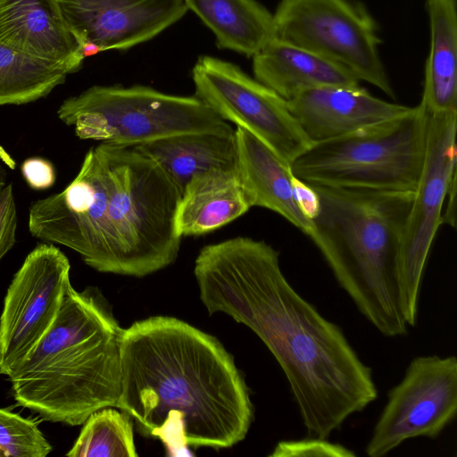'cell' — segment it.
I'll list each match as a JSON object with an SVG mask.
<instances>
[{
    "label": "cell",
    "mask_w": 457,
    "mask_h": 457,
    "mask_svg": "<svg viewBox=\"0 0 457 457\" xmlns=\"http://www.w3.org/2000/svg\"><path fill=\"white\" fill-rule=\"evenodd\" d=\"M51 451L52 445L35 422L0 409V453L3 456L46 457Z\"/></svg>",
    "instance_id": "obj_25"
},
{
    "label": "cell",
    "mask_w": 457,
    "mask_h": 457,
    "mask_svg": "<svg viewBox=\"0 0 457 457\" xmlns=\"http://www.w3.org/2000/svg\"><path fill=\"white\" fill-rule=\"evenodd\" d=\"M0 43L62 63L72 73L85 59L50 0H0Z\"/></svg>",
    "instance_id": "obj_16"
},
{
    "label": "cell",
    "mask_w": 457,
    "mask_h": 457,
    "mask_svg": "<svg viewBox=\"0 0 457 457\" xmlns=\"http://www.w3.org/2000/svg\"><path fill=\"white\" fill-rule=\"evenodd\" d=\"M456 413V357L417 356L402 380L389 390L366 445V454L385 456L411 438L436 439Z\"/></svg>",
    "instance_id": "obj_11"
},
{
    "label": "cell",
    "mask_w": 457,
    "mask_h": 457,
    "mask_svg": "<svg viewBox=\"0 0 457 457\" xmlns=\"http://www.w3.org/2000/svg\"><path fill=\"white\" fill-rule=\"evenodd\" d=\"M293 187L299 209L312 221L320 208V199L315 188L295 176L293 177Z\"/></svg>",
    "instance_id": "obj_29"
},
{
    "label": "cell",
    "mask_w": 457,
    "mask_h": 457,
    "mask_svg": "<svg viewBox=\"0 0 457 457\" xmlns=\"http://www.w3.org/2000/svg\"><path fill=\"white\" fill-rule=\"evenodd\" d=\"M57 116L80 139L121 146L231 127L195 96L170 95L141 85L90 87L66 98Z\"/></svg>",
    "instance_id": "obj_7"
},
{
    "label": "cell",
    "mask_w": 457,
    "mask_h": 457,
    "mask_svg": "<svg viewBox=\"0 0 457 457\" xmlns=\"http://www.w3.org/2000/svg\"><path fill=\"white\" fill-rule=\"evenodd\" d=\"M457 111L429 114L423 169L413 194L399 254L402 312L415 327L423 274L431 245L443 223V205L456 187Z\"/></svg>",
    "instance_id": "obj_9"
},
{
    "label": "cell",
    "mask_w": 457,
    "mask_h": 457,
    "mask_svg": "<svg viewBox=\"0 0 457 457\" xmlns=\"http://www.w3.org/2000/svg\"><path fill=\"white\" fill-rule=\"evenodd\" d=\"M5 186V175L4 170L0 167V196Z\"/></svg>",
    "instance_id": "obj_30"
},
{
    "label": "cell",
    "mask_w": 457,
    "mask_h": 457,
    "mask_svg": "<svg viewBox=\"0 0 457 457\" xmlns=\"http://www.w3.org/2000/svg\"><path fill=\"white\" fill-rule=\"evenodd\" d=\"M116 408L128 412L168 455L189 447H231L246 436L253 405L233 356L214 337L173 317L123 330Z\"/></svg>",
    "instance_id": "obj_2"
},
{
    "label": "cell",
    "mask_w": 457,
    "mask_h": 457,
    "mask_svg": "<svg viewBox=\"0 0 457 457\" xmlns=\"http://www.w3.org/2000/svg\"><path fill=\"white\" fill-rule=\"evenodd\" d=\"M59 247L40 243L14 274L0 316V375L9 377L48 331L71 286Z\"/></svg>",
    "instance_id": "obj_12"
},
{
    "label": "cell",
    "mask_w": 457,
    "mask_h": 457,
    "mask_svg": "<svg viewBox=\"0 0 457 457\" xmlns=\"http://www.w3.org/2000/svg\"><path fill=\"white\" fill-rule=\"evenodd\" d=\"M274 37L306 48L395 98L379 54V26L358 0H281Z\"/></svg>",
    "instance_id": "obj_8"
},
{
    "label": "cell",
    "mask_w": 457,
    "mask_h": 457,
    "mask_svg": "<svg viewBox=\"0 0 457 457\" xmlns=\"http://www.w3.org/2000/svg\"><path fill=\"white\" fill-rule=\"evenodd\" d=\"M254 79L286 101L325 86H360L345 67L306 48L273 37L253 56Z\"/></svg>",
    "instance_id": "obj_18"
},
{
    "label": "cell",
    "mask_w": 457,
    "mask_h": 457,
    "mask_svg": "<svg viewBox=\"0 0 457 457\" xmlns=\"http://www.w3.org/2000/svg\"><path fill=\"white\" fill-rule=\"evenodd\" d=\"M212 31L216 45L253 57L274 37V19L256 0H184Z\"/></svg>",
    "instance_id": "obj_22"
},
{
    "label": "cell",
    "mask_w": 457,
    "mask_h": 457,
    "mask_svg": "<svg viewBox=\"0 0 457 457\" xmlns=\"http://www.w3.org/2000/svg\"><path fill=\"white\" fill-rule=\"evenodd\" d=\"M71 73L62 63L0 43V106L27 104L46 97Z\"/></svg>",
    "instance_id": "obj_23"
},
{
    "label": "cell",
    "mask_w": 457,
    "mask_h": 457,
    "mask_svg": "<svg viewBox=\"0 0 457 457\" xmlns=\"http://www.w3.org/2000/svg\"><path fill=\"white\" fill-rule=\"evenodd\" d=\"M312 186L320 208L308 237L367 320L385 337L406 336L399 254L414 192Z\"/></svg>",
    "instance_id": "obj_4"
},
{
    "label": "cell",
    "mask_w": 457,
    "mask_h": 457,
    "mask_svg": "<svg viewBox=\"0 0 457 457\" xmlns=\"http://www.w3.org/2000/svg\"><path fill=\"white\" fill-rule=\"evenodd\" d=\"M192 80L196 97L289 165L312 145L287 101L237 65L203 55L193 66Z\"/></svg>",
    "instance_id": "obj_10"
},
{
    "label": "cell",
    "mask_w": 457,
    "mask_h": 457,
    "mask_svg": "<svg viewBox=\"0 0 457 457\" xmlns=\"http://www.w3.org/2000/svg\"><path fill=\"white\" fill-rule=\"evenodd\" d=\"M194 275L209 314L247 326L277 360L308 436L328 438L376 400L371 368L289 283L270 245L248 237L207 245Z\"/></svg>",
    "instance_id": "obj_1"
},
{
    "label": "cell",
    "mask_w": 457,
    "mask_h": 457,
    "mask_svg": "<svg viewBox=\"0 0 457 457\" xmlns=\"http://www.w3.org/2000/svg\"><path fill=\"white\" fill-rule=\"evenodd\" d=\"M79 47L100 52L127 50L179 21L188 11L184 0H50Z\"/></svg>",
    "instance_id": "obj_14"
},
{
    "label": "cell",
    "mask_w": 457,
    "mask_h": 457,
    "mask_svg": "<svg viewBox=\"0 0 457 457\" xmlns=\"http://www.w3.org/2000/svg\"><path fill=\"white\" fill-rule=\"evenodd\" d=\"M105 170L104 273L141 278L172 264L182 237L176 215L179 187L133 146H96Z\"/></svg>",
    "instance_id": "obj_5"
},
{
    "label": "cell",
    "mask_w": 457,
    "mask_h": 457,
    "mask_svg": "<svg viewBox=\"0 0 457 457\" xmlns=\"http://www.w3.org/2000/svg\"><path fill=\"white\" fill-rule=\"evenodd\" d=\"M429 113L420 102L404 113L312 143L291 163L315 186L414 192L425 161Z\"/></svg>",
    "instance_id": "obj_6"
},
{
    "label": "cell",
    "mask_w": 457,
    "mask_h": 457,
    "mask_svg": "<svg viewBox=\"0 0 457 457\" xmlns=\"http://www.w3.org/2000/svg\"><path fill=\"white\" fill-rule=\"evenodd\" d=\"M430 50L421 103L429 114L457 111V0H426Z\"/></svg>",
    "instance_id": "obj_21"
},
{
    "label": "cell",
    "mask_w": 457,
    "mask_h": 457,
    "mask_svg": "<svg viewBox=\"0 0 457 457\" xmlns=\"http://www.w3.org/2000/svg\"><path fill=\"white\" fill-rule=\"evenodd\" d=\"M328 438L309 436L298 440L279 441L270 457H355L351 449L331 443Z\"/></svg>",
    "instance_id": "obj_26"
},
{
    "label": "cell",
    "mask_w": 457,
    "mask_h": 457,
    "mask_svg": "<svg viewBox=\"0 0 457 457\" xmlns=\"http://www.w3.org/2000/svg\"><path fill=\"white\" fill-rule=\"evenodd\" d=\"M17 209L12 184L6 185L0 196V260L16 242Z\"/></svg>",
    "instance_id": "obj_27"
},
{
    "label": "cell",
    "mask_w": 457,
    "mask_h": 457,
    "mask_svg": "<svg viewBox=\"0 0 457 457\" xmlns=\"http://www.w3.org/2000/svg\"><path fill=\"white\" fill-rule=\"evenodd\" d=\"M0 456H3L1 453H0Z\"/></svg>",
    "instance_id": "obj_31"
},
{
    "label": "cell",
    "mask_w": 457,
    "mask_h": 457,
    "mask_svg": "<svg viewBox=\"0 0 457 457\" xmlns=\"http://www.w3.org/2000/svg\"><path fill=\"white\" fill-rule=\"evenodd\" d=\"M287 104L312 144L387 120L411 108L378 98L361 85L314 87Z\"/></svg>",
    "instance_id": "obj_15"
},
{
    "label": "cell",
    "mask_w": 457,
    "mask_h": 457,
    "mask_svg": "<svg viewBox=\"0 0 457 457\" xmlns=\"http://www.w3.org/2000/svg\"><path fill=\"white\" fill-rule=\"evenodd\" d=\"M21 172L28 186L34 190H46L54 186L56 171L54 164L42 157H29L21 165Z\"/></svg>",
    "instance_id": "obj_28"
},
{
    "label": "cell",
    "mask_w": 457,
    "mask_h": 457,
    "mask_svg": "<svg viewBox=\"0 0 457 457\" xmlns=\"http://www.w3.org/2000/svg\"><path fill=\"white\" fill-rule=\"evenodd\" d=\"M154 161L182 193L197 174L237 170L235 129L181 133L133 146Z\"/></svg>",
    "instance_id": "obj_20"
},
{
    "label": "cell",
    "mask_w": 457,
    "mask_h": 457,
    "mask_svg": "<svg viewBox=\"0 0 457 457\" xmlns=\"http://www.w3.org/2000/svg\"><path fill=\"white\" fill-rule=\"evenodd\" d=\"M251 205L237 170H212L193 177L176 215L181 237L209 234L244 215Z\"/></svg>",
    "instance_id": "obj_19"
},
{
    "label": "cell",
    "mask_w": 457,
    "mask_h": 457,
    "mask_svg": "<svg viewBox=\"0 0 457 457\" xmlns=\"http://www.w3.org/2000/svg\"><path fill=\"white\" fill-rule=\"evenodd\" d=\"M69 457H137L130 415L113 407L93 412L83 423Z\"/></svg>",
    "instance_id": "obj_24"
},
{
    "label": "cell",
    "mask_w": 457,
    "mask_h": 457,
    "mask_svg": "<svg viewBox=\"0 0 457 457\" xmlns=\"http://www.w3.org/2000/svg\"><path fill=\"white\" fill-rule=\"evenodd\" d=\"M105 170L96 146L85 154L76 177L61 192L34 201L29 233L43 242L66 246L99 272L105 266Z\"/></svg>",
    "instance_id": "obj_13"
},
{
    "label": "cell",
    "mask_w": 457,
    "mask_h": 457,
    "mask_svg": "<svg viewBox=\"0 0 457 457\" xmlns=\"http://www.w3.org/2000/svg\"><path fill=\"white\" fill-rule=\"evenodd\" d=\"M123 330L98 288L71 286L48 331L8 377L14 400L46 421L70 426L116 408Z\"/></svg>",
    "instance_id": "obj_3"
},
{
    "label": "cell",
    "mask_w": 457,
    "mask_h": 457,
    "mask_svg": "<svg viewBox=\"0 0 457 457\" xmlns=\"http://www.w3.org/2000/svg\"><path fill=\"white\" fill-rule=\"evenodd\" d=\"M237 172L251 207L269 209L308 236L312 221L295 198L291 167L245 129L237 127Z\"/></svg>",
    "instance_id": "obj_17"
}]
</instances>
